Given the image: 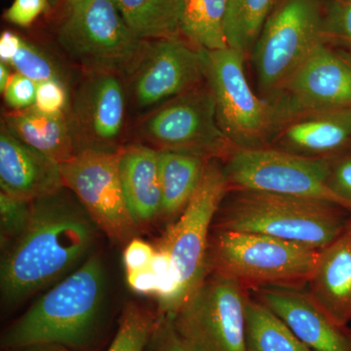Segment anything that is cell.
Segmentation results:
<instances>
[{
	"label": "cell",
	"instance_id": "1",
	"mask_svg": "<svg viewBox=\"0 0 351 351\" xmlns=\"http://www.w3.org/2000/svg\"><path fill=\"white\" fill-rule=\"evenodd\" d=\"M99 228L66 186L34 200L25 232L2 252V302L15 306L71 271L94 245Z\"/></svg>",
	"mask_w": 351,
	"mask_h": 351
},
{
	"label": "cell",
	"instance_id": "2",
	"mask_svg": "<svg viewBox=\"0 0 351 351\" xmlns=\"http://www.w3.org/2000/svg\"><path fill=\"white\" fill-rule=\"evenodd\" d=\"M106 291L101 258L90 256L12 323L2 336V348L49 343L87 350L98 334Z\"/></svg>",
	"mask_w": 351,
	"mask_h": 351
},
{
	"label": "cell",
	"instance_id": "3",
	"mask_svg": "<svg viewBox=\"0 0 351 351\" xmlns=\"http://www.w3.org/2000/svg\"><path fill=\"white\" fill-rule=\"evenodd\" d=\"M350 213L324 201L232 189L215 219L218 230L257 233L322 250L343 232Z\"/></svg>",
	"mask_w": 351,
	"mask_h": 351
},
{
	"label": "cell",
	"instance_id": "4",
	"mask_svg": "<svg viewBox=\"0 0 351 351\" xmlns=\"http://www.w3.org/2000/svg\"><path fill=\"white\" fill-rule=\"evenodd\" d=\"M201 51L221 130L235 149L265 147L284 122L278 105L252 90L245 75L246 58L239 51L228 46Z\"/></svg>",
	"mask_w": 351,
	"mask_h": 351
},
{
	"label": "cell",
	"instance_id": "5",
	"mask_svg": "<svg viewBox=\"0 0 351 351\" xmlns=\"http://www.w3.org/2000/svg\"><path fill=\"white\" fill-rule=\"evenodd\" d=\"M58 41L88 73L117 76L134 73L149 43L134 34L114 0H87L71 8Z\"/></svg>",
	"mask_w": 351,
	"mask_h": 351
},
{
	"label": "cell",
	"instance_id": "6",
	"mask_svg": "<svg viewBox=\"0 0 351 351\" xmlns=\"http://www.w3.org/2000/svg\"><path fill=\"white\" fill-rule=\"evenodd\" d=\"M324 43L320 0H279L250 56L263 98H276Z\"/></svg>",
	"mask_w": 351,
	"mask_h": 351
},
{
	"label": "cell",
	"instance_id": "7",
	"mask_svg": "<svg viewBox=\"0 0 351 351\" xmlns=\"http://www.w3.org/2000/svg\"><path fill=\"white\" fill-rule=\"evenodd\" d=\"M332 164L271 147L234 149L223 169L232 189L265 191L324 201L348 210L351 202L332 188Z\"/></svg>",
	"mask_w": 351,
	"mask_h": 351
},
{
	"label": "cell",
	"instance_id": "8",
	"mask_svg": "<svg viewBox=\"0 0 351 351\" xmlns=\"http://www.w3.org/2000/svg\"><path fill=\"white\" fill-rule=\"evenodd\" d=\"M214 242L217 271L242 284L293 286L308 282L320 250L295 242L257 234L218 230Z\"/></svg>",
	"mask_w": 351,
	"mask_h": 351
},
{
	"label": "cell",
	"instance_id": "9",
	"mask_svg": "<svg viewBox=\"0 0 351 351\" xmlns=\"http://www.w3.org/2000/svg\"><path fill=\"white\" fill-rule=\"evenodd\" d=\"M248 299L243 284L217 271L172 315L175 326L197 351H246Z\"/></svg>",
	"mask_w": 351,
	"mask_h": 351
},
{
	"label": "cell",
	"instance_id": "10",
	"mask_svg": "<svg viewBox=\"0 0 351 351\" xmlns=\"http://www.w3.org/2000/svg\"><path fill=\"white\" fill-rule=\"evenodd\" d=\"M228 191L225 169L216 161H208L193 198L157 244L156 248L168 252L179 267V309L206 279L209 230Z\"/></svg>",
	"mask_w": 351,
	"mask_h": 351
},
{
	"label": "cell",
	"instance_id": "11",
	"mask_svg": "<svg viewBox=\"0 0 351 351\" xmlns=\"http://www.w3.org/2000/svg\"><path fill=\"white\" fill-rule=\"evenodd\" d=\"M120 149H82L61 165L64 186L99 230L117 243L132 240L137 225L127 207L119 174Z\"/></svg>",
	"mask_w": 351,
	"mask_h": 351
},
{
	"label": "cell",
	"instance_id": "12",
	"mask_svg": "<svg viewBox=\"0 0 351 351\" xmlns=\"http://www.w3.org/2000/svg\"><path fill=\"white\" fill-rule=\"evenodd\" d=\"M141 133L159 151L211 157L228 156L235 149L217 120L209 88L195 87L166 101L152 113Z\"/></svg>",
	"mask_w": 351,
	"mask_h": 351
},
{
	"label": "cell",
	"instance_id": "13",
	"mask_svg": "<svg viewBox=\"0 0 351 351\" xmlns=\"http://www.w3.org/2000/svg\"><path fill=\"white\" fill-rule=\"evenodd\" d=\"M131 75L132 97L138 108L163 105L199 86L205 78L202 51L181 36L149 40Z\"/></svg>",
	"mask_w": 351,
	"mask_h": 351
},
{
	"label": "cell",
	"instance_id": "14",
	"mask_svg": "<svg viewBox=\"0 0 351 351\" xmlns=\"http://www.w3.org/2000/svg\"><path fill=\"white\" fill-rule=\"evenodd\" d=\"M284 122L300 113L351 108V61L322 44L279 92Z\"/></svg>",
	"mask_w": 351,
	"mask_h": 351
},
{
	"label": "cell",
	"instance_id": "15",
	"mask_svg": "<svg viewBox=\"0 0 351 351\" xmlns=\"http://www.w3.org/2000/svg\"><path fill=\"white\" fill-rule=\"evenodd\" d=\"M68 114L76 152H117L125 119V94L119 76L88 73Z\"/></svg>",
	"mask_w": 351,
	"mask_h": 351
},
{
	"label": "cell",
	"instance_id": "16",
	"mask_svg": "<svg viewBox=\"0 0 351 351\" xmlns=\"http://www.w3.org/2000/svg\"><path fill=\"white\" fill-rule=\"evenodd\" d=\"M313 351H351V338L314 301L293 286H263L257 298Z\"/></svg>",
	"mask_w": 351,
	"mask_h": 351
},
{
	"label": "cell",
	"instance_id": "17",
	"mask_svg": "<svg viewBox=\"0 0 351 351\" xmlns=\"http://www.w3.org/2000/svg\"><path fill=\"white\" fill-rule=\"evenodd\" d=\"M0 186L2 193L27 201L56 193L64 188L61 165L0 128Z\"/></svg>",
	"mask_w": 351,
	"mask_h": 351
},
{
	"label": "cell",
	"instance_id": "18",
	"mask_svg": "<svg viewBox=\"0 0 351 351\" xmlns=\"http://www.w3.org/2000/svg\"><path fill=\"white\" fill-rule=\"evenodd\" d=\"M276 149L322 157L351 141V108L300 113L284 122L274 138Z\"/></svg>",
	"mask_w": 351,
	"mask_h": 351
},
{
	"label": "cell",
	"instance_id": "19",
	"mask_svg": "<svg viewBox=\"0 0 351 351\" xmlns=\"http://www.w3.org/2000/svg\"><path fill=\"white\" fill-rule=\"evenodd\" d=\"M308 283L309 294L339 327L351 323V216L341 234L320 250Z\"/></svg>",
	"mask_w": 351,
	"mask_h": 351
},
{
	"label": "cell",
	"instance_id": "20",
	"mask_svg": "<svg viewBox=\"0 0 351 351\" xmlns=\"http://www.w3.org/2000/svg\"><path fill=\"white\" fill-rule=\"evenodd\" d=\"M119 174L136 225H147L161 216L160 151L141 145L120 149Z\"/></svg>",
	"mask_w": 351,
	"mask_h": 351
},
{
	"label": "cell",
	"instance_id": "21",
	"mask_svg": "<svg viewBox=\"0 0 351 351\" xmlns=\"http://www.w3.org/2000/svg\"><path fill=\"white\" fill-rule=\"evenodd\" d=\"M25 144L59 164L76 154L68 114H47L34 106L4 113L2 122Z\"/></svg>",
	"mask_w": 351,
	"mask_h": 351
},
{
	"label": "cell",
	"instance_id": "22",
	"mask_svg": "<svg viewBox=\"0 0 351 351\" xmlns=\"http://www.w3.org/2000/svg\"><path fill=\"white\" fill-rule=\"evenodd\" d=\"M209 159L199 154L160 151L162 208L161 216H177L195 195Z\"/></svg>",
	"mask_w": 351,
	"mask_h": 351
},
{
	"label": "cell",
	"instance_id": "23",
	"mask_svg": "<svg viewBox=\"0 0 351 351\" xmlns=\"http://www.w3.org/2000/svg\"><path fill=\"white\" fill-rule=\"evenodd\" d=\"M134 34L144 40L180 38L181 0H114Z\"/></svg>",
	"mask_w": 351,
	"mask_h": 351
},
{
	"label": "cell",
	"instance_id": "24",
	"mask_svg": "<svg viewBox=\"0 0 351 351\" xmlns=\"http://www.w3.org/2000/svg\"><path fill=\"white\" fill-rule=\"evenodd\" d=\"M226 0H181V34L197 49L228 47Z\"/></svg>",
	"mask_w": 351,
	"mask_h": 351
},
{
	"label": "cell",
	"instance_id": "25",
	"mask_svg": "<svg viewBox=\"0 0 351 351\" xmlns=\"http://www.w3.org/2000/svg\"><path fill=\"white\" fill-rule=\"evenodd\" d=\"M245 348L246 351H313L258 299L247 302Z\"/></svg>",
	"mask_w": 351,
	"mask_h": 351
},
{
	"label": "cell",
	"instance_id": "26",
	"mask_svg": "<svg viewBox=\"0 0 351 351\" xmlns=\"http://www.w3.org/2000/svg\"><path fill=\"white\" fill-rule=\"evenodd\" d=\"M279 0H226L225 36L228 47L251 56L263 25Z\"/></svg>",
	"mask_w": 351,
	"mask_h": 351
},
{
	"label": "cell",
	"instance_id": "27",
	"mask_svg": "<svg viewBox=\"0 0 351 351\" xmlns=\"http://www.w3.org/2000/svg\"><path fill=\"white\" fill-rule=\"evenodd\" d=\"M156 319L134 304H126L108 351H145Z\"/></svg>",
	"mask_w": 351,
	"mask_h": 351
},
{
	"label": "cell",
	"instance_id": "28",
	"mask_svg": "<svg viewBox=\"0 0 351 351\" xmlns=\"http://www.w3.org/2000/svg\"><path fill=\"white\" fill-rule=\"evenodd\" d=\"M8 66L15 69L16 73L38 83L48 80H60L64 82L63 71L57 64L43 50L25 39Z\"/></svg>",
	"mask_w": 351,
	"mask_h": 351
},
{
	"label": "cell",
	"instance_id": "29",
	"mask_svg": "<svg viewBox=\"0 0 351 351\" xmlns=\"http://www.w3.org/2000/svg\"><path fill=\"white\" fill-rule=\"evenodd\" d=\"M323 36L351 57V0H327L323 6Z\"/></svg>",
	"mask_w": 351,
	"mask_h": 351
},
{
	"label": "cell",
	"instance_id": "30",
	"mask_svg": "<svg viewBox=\"0 0 351 351\" xmlns=\"http://www.w3.org/2000/svg\"><path fill=\"white\" fill-rule=\"evenodd\" d=\"M32 201L0 193V242L5 251L25 232L32 215Z\"/></svg>",
	"mask_w": 351,
	"mask_h": 351
},
{
	"label": "cell",
	"instance_id": "31",
	"mask_svg": "<svg viewBox=\"0 0 351 351\" xmlns=\"http://www.w3.org/2000/svg\"><path fill=\"white\" fill-rule=\"evenodd\" d=\"M145 350L197 351L178 331L172 315H158Z\"/></svg>",
	"mask_w": 351,
	"mask_h": 351
},
{
	"label": "cell",
	"instance_id": "32",
	"mask_svg": "<svg viewBox=\"0 0 351 351\" xmlns=\"http://www.w3.org/2000/svg\"><path fill=\"white\" fill-rule=\"evenodd\" d=\"M68 90L66 82L60 80H48L38 83L34 107L47 114L66 113L68 107Z\"/></svg>",
	"mask_w": 351,
	"mask_h": 351
},
{
	"label": "cell",
	"instance_id": "33",
	"mask_svg": "<svg viewBox=\"0 0 351 351\" xmlns=\"http://www.w3.org/2000/svg\"><path fill=\"white\" fill-rule=\"evenodd\" d=\"M36 91L38 82L15 71L4 91V99L12 110H24L34 105Z\"/></svg>",
	"mask_w": 351,
	"mask_h": 351
},
{
	"label": "cell",
	"instance_id": "34",
	"mask_svg": "<svg viewBox=\"0 0 351 351\" xmlns=\"http://www.w3.org/2000/svg\"><path fill=\"white\" fill-rule=\"evenodd\" d=\"M50 7L49 0H14L7 9L4 18L18 27H29Z\"/></svg>",
	"mask_w": 351,
	"mask_h": 351
},
{
	"label": "cell",
	"instance_id": "35",
	"mask_svg": "<svg viewBox=\"0 0 351 351\" xmlns=\"http://www.w3.org/2000/svg\"><path fill=\"white\" fill-rule=\"evenodd\" d=\"M156 249L143 240L134 239L127 244L123 253V263L127 271L147 269L151 267Z\"/></svg>",
	"mask_w": 351,
	"mask_h": 351
},
{
	"label": "cell",
	"instance_id": "36",
	"mask_svg": "<svg viewBox=\"0 0 351 351\" xmlns=\"http://www.w3.org/2000/svg\"><path fill=\"white\" fill-rule=\"evenodd\" d=\"M127 282L129 287L138 294L156 295L158 284L151 267L135 271H127Z\"/></svg>",
	"mask_w": 351,
	"mask_h": 351
},
{
	"label": "cell",
	"instance_id": "37",
	"mask_svg": "<svg viewBox=\"0 0 351 351\" xmlns=\"http://www.w3.org/2000/svg\"><path fill=\"white\" fill-rule=\"evenodd\" d=\"M330 182L339 195L351 202V158L332 164Z\"/></svg>",
	"mask_w": 351,
	"mask_h": 351
},
{
	"label": "cell",
	"instance_id": "38",
	"mask_svg": "<svg viewBox=\"0 0 351 351\" xmlns=\"http://www.w3.org/2000/svg\"><path fill=\"white\" fill-rule=\"evenodd\" d=\"M23 38L12 32H3L0 36V60L8 64L22 45Z\"/></svg>",
	"mask_w": 351,
	"mask_h": 351
},
{
	"label": "cell",
	"instance_id": "39",
	"mask_svg": "<svg viewBox=\"0 0 351 351\" xmlns=\"http://www.w3.org/2000/svg\"><path fill=\"white\" fill-rule=\"evenodd\" d=\"M4 351H73L68 348H64L63 346L59 345H34L29 346H24V348H14V350H8Z\"/></svg>",
	"mask_w": 351,
	"mask_h": 351
},
{
	"label": "cell",
	"instance_id": "40",
	"mask_svg": "<svg viewBox=\"0 0 351 351\" xmlns=\"http://www.w3.org/2000/svg\"><path fill=\"white\" fill-rule=\"evenodd\" d=\"M8 64L0 63V91L3 94L11 78Z\"/></svg>",
	"mask_w": 351,
	"mask_h": 351
},
{
	"label": "cell",
	"instance_id": "41",
	"mask_svg": "<svg viewBox=\"0 0 351 351\" xmlns=\"http://www.w3.org/2000/svg\"><path fill=\"white\" fill-rule=\"evenodd\" d=\"M85 1H87V0H68L69 5H71V8L80 5V4H82Z\"/></svg>",
	"mask_w": 351,
	"mask_h": 351
},
{
	"label": "cell",
	"instance_id": "42",
	"mask_svg": "<svg viewBox=\"0 0 351 351\" xmlns=\"http://www.w3.org/2000/svg\"><path fill=\"white\" fill-rule=\"evenodd\" d=\"M50 6L55 7L57 6V4L59 3V0H49Z\"/></svg>",
	"mask_w": 351,
	"mask_h": 351
}]
</instances>
